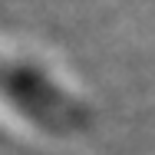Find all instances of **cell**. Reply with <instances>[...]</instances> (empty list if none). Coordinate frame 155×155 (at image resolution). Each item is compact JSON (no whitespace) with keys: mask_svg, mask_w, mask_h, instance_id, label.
<instances>
[{"mask_svg":"<svg viewBox=\"0 0 155 155\" xmlns=\"http://www.w3.org/2000/svg\"><path fill=\"white\" fill-rule=\"evenodd\" d=\"M0 96L10 99L27 116H33L40 125H46L50 132H76L89 119L83 102L66 96L53 79H46L30 63L0 56Z\"/></svg>","mask_w":155,"mask_h":155,"instance_id":"obj_1","label":"cell"}]
</instances>
